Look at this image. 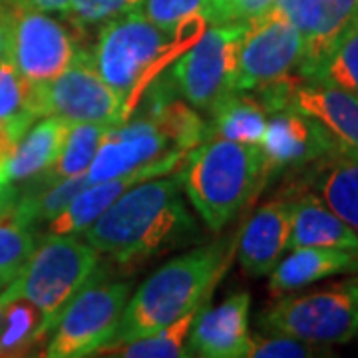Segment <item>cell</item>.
Segmentation results:
<instances>
[{"instance_id": "1", "label": "cell", "mask_w": 358, "mask_h": 358, "mask_svg": "<svg viewBox=\"0 0 358 358\" xmlns=\"http://www.w3.org/2000/svg\"><path fill=\"white\" fill-rule=\"evenodd\" d=\"M197 223L181 197V179H143L120 195L84 231V239L98 253L134 265L162 251L185 245Z\"/></svg>"}, {"instance_id": "2", "label": "cell", "mask_w": 358, "mask_h": 358, "mask_svg": "<svg viewBox=\"0 0 358 358\" xmlns=\"http://www.w3.org/2000/svg\"><path fill=\"white\" fill-rule=\"evenodd\" d=\"M233 253L235 245L213 243L167 261L129 296L114 336L106 346L148 336L205 305L227 273Z\"/></svg>"}, {"instance_id": "3", "label": "cell", "mask_w": 358, "mask_h": 358, "mask_svg": "<svg viewBox=\"0 0 358 358\" xmlns=\"http://www.w3.org/2000/svg\"><path fill=\"white\" fill-rule=\"evenodd\" d=\"M205 24L199 14L176 32H166L140 10H131L100 26L96 48L90 52L92 62L124 103L126 120L164 74V66L173 58L178 44L192 42Z\"/></svg>"}, {"instance_id": "4", "label": "cell", "mask_w": 358, "mask_h": 358, "mask_svg": "<svg viewBox=\"0 0 358 358\" xmlns=\"http://www.w3.org/2000/svg\"><path fill=\"white\" fill-rule=\"evenodd\" d=\"M271 178L261 145L209 138L187 155L181 189L211 231H221Z\"/></svg>"}, {"instance_id": "5", "label": "cell", "mask_w": 358, "mask_h": 358, "mask_svg": "<svg viewBox=\"0 0 358 358\" xmlns=\"http://www.w3.org/2000/svg\"><path fill=\"white\" fill-rule=\"evenodd\" d=\"M98 263L100 253L86 239L50 233L36 243L22 271L0 294L4 301L32 303L42 313L48 336L70 301L98 275Z\"/></svg>"}, {"instance_id": "6", "label": "cell", "mask_w": 358, "mask_h": 358, "mask_svg": "<svg viewBox=\"0 0 358 358\" xmlns=\"http://www.w3.org/2000/svg\"><path fill=\"white\" fill-rule=\"evenodd\" d=\"M259 327L315 345H346L358 334V273L319 291L282 296L261 313Z\"/></svg>"}, {"instance_id": "7", "label": "cell", "mask_w": 358, "mask_h": 358, "mask_svg": "<svg viewBox=\"0 0 358 358\" xmlns=\"http://www.w3.org/2000/svg\"><path fill=\"white\" fill-rule=\"evenodd\" d=\"M0 24L4 52L32 84L54 80L80 50L68 26L30 0H0Z\"/></svg>"}, {"instance_id": "8", "label": "cell", "mask_w": 358, "mask_h": 358, "mask_svg": "<svg viewBox=\"0 0 358 358\" xmlns=\"http://www.w3.org/2000/svg\"><path fill=\"white\" fill-rule=\"evenodd\" d=\"M245 24L211 26L178 58L164 78L181 100L195 110L213 112L237 92V58Z\"/></svg>"}, {"instance_id": "9", "label": "cell", "mask_w": 358, "mask_h": 358, "mask_svg": "<svg viewBox=\"0 0 358 358\" xmlns=\"http://www.w3.org/2000/svg\"><path fill=\"white\" fill-rule=\"evenodd\" d=\"M129 299V285L100 281L98 275L70 301L52 327L42 357L84 358L98 355L114 336Z\"/></svg>"}, {"instance_id": "10", "label": "cell", "mask_w": 358, "mask_h": 358, "mask_svg": "<svg viewBox=\"0 0 358 358\" xmlns=\"http://www.w3.org/2000/svg\"><path fill=\"white\" fill-rule=\"evenodd\" d=\"M30 110L36 117L56 115L68 124L117 126L126 120L124 103L96 70L90 50H78L50 82L32 84Z\"/></svg>"}, {"instance_id": "11", "label": "cell", "mask_w": 358, "mask_h": 358, "mask_svg": "<svg viewBox=\"0 0 358 358\" xmlns=\"http://www.w3.org/2000/svg\"><path fill=\"white\" fill-rule=\"evenodd\" d=\"M187 155L176 148L152 115L138 112L131 120L128 117L106 131L86 178L88 183H98L140 169H150L154 176H167L179 164H185Z\"/></svg>"}, {"instance_id": "12", "label": "cell", "mask_w": 358, "mask_h": 358, "mask_svg": "<svg viewBox=\"0 0 358 358\" xmlns=\"http://www.w3.org/2000/svg\"><path fill=\"white\" fill-rule=\"evenodd\" d=\"M305 40L275 6L245 24L239 44V92H261L289 80L303 58Z\"/></svg>"}, {"instance_id": "13", "label": "cell", "mask_w": 358, "mask_h": 358, "mask_svg": "<svg viewBox=\"0 0 358 358\" xmlns=\"http://www.w3.org/2000/svg\"><path fill=\"white\" fill-rule=\"evenodd\" d=\"M265 110L294 108L329 131L336 154L358 162V96L315 80H285L259 92Z\"/></svg>"}, {"instance_id": "14", "label": "cell", "mask_w": 358, "mask_h": 358, "mask_svg": "<svg viewBox=\"0 0 358 358\" xmlns=\"http://www.w3.org/2000/svg\"><path fill=\"white\" fill-rule=\"evenodd\" d=\"M279 13L305 40L299 78L315 80L338 40L355 22L358 0H275Z\"/></svg>"}, {"instance_id": "15", "label": "cell", "mask_w": 358, "mask_h": 358, "mask_svg": "<svg viewBox=\"0 0 358 358\" xmlns=\"http://www.w3.org/2000/svg\"><path fill=\"white\" fill-rule=\"evenodd\" d=\"M261 150L267 162L268 176L282 169L299 171L336 152L329 131L315 117L294 108L268 110Z\"/></svg>"}, {"instance_id": "16", "label": "cell", "mask_w": 358, "mask_h": 358, "mask_svg": "<svg viewBox=\"0 0 358 358\" xmlns=\"http://www.w3.org/2000/svg\"><path fill=\"white\" fill-rule=\"evenodd\" d=\"M249 293H235L217 307H201L187 336V357L243 358L249 346Z\"/></svg>"}, {"instance_id": "17", "label": "cell", "mask_w": 358, "mask_h": 358, "mask_svg": "<svg viewBox=\"0 0 358 358\" xmlns=\"http://www.w3.org/2000/svg\"><path fill=\"white\" fill-rule=\"evenodd\" d=\"M291 237V199L281 193L279 197L261 205L253 217L245 223L237 241L239 263L251 277H265L281 255L289 249Z\"/></svg>"}, {"instance_id": "18", "label": "cell", "mask_w": 358, "mask_h": 358, "mask_svg": "<svg viewBox=\"0 0 358 358\" xmlns=\"http://www.w3.org/2000/svg\"><path fill=\"white\" fill-rule=\"evenodd\" d=\"M282 193L291 199L289 249L324 247L358 253L357 231L348 227L317 193L296 183Z\"/></svg>"}, {"instance_id": "19", "label": "cell", "mask_w": 358, "mask_h": 358, "mask_svg": "<svg viewBox=\"0 0 358 358\" xmlns=\"http://www.w3.org/2000/svg\"><path fill=\"white\" fill-rule=\"evenodd\" d=\"M303 171L296 185L317 193L348 227L358 233V162L341 154H329Z\"/></svg>"}, {"instance_id": "20", "label": "cell", "mask_w": 358, "mask_h": 358, "mask_svg": "<svg viewBox=\"0 0 358 358\" xmlns=\"http://www.w3.org/2000/svg\"><path fill=\"white\" fill-rule=\"evenodd\" d=\"M345 273H358V253L324 247L293 249L291 255L268 273V293L281 296Z\"/></svg>"}, {"instance_id": "21", "label": "cell", "mask_w": 358, "mask_h": 358, "mask_svg": "<svg viewBox=\"0 0 358 358\" xmlns=\"http://www.w3.org/2000/svg\"><path fill=\"white\" fill-rule=\"evenodd\" d=\"M150 178H155L150 169H140L120 178L88 183L82 192L74 195V199L66 205V209L58 217L52 219L48 231L54 235H78L86 231L120 195H124L136 183Z\"/></svg>"}, {"instance_id": "22", "label": "cell", "mask_w": 358, "mask_h": 358, "mask_svg": "<svg viewBox=\"0 0 358 358\" xmlns=\"http://www.w3.org/2000/svg\"><path fill=\"white\" fill-rule=\"evenodd\" d=\"M68 128L70 124L56 115H44L40 122H34L16 143L13 157L6 164V181L13 183L32 179L48 169L62 150Z\"/></svg>"}, {"instance_id": "23", "label": "cell", "mask_w": 358, "mask_h": 358, "mask_svg": "<svg viewBox=\"0 0 358 358\" xmlns=\"http://www.w3.org/2000/svg\"><path fill=\"white\" fill-rule=\"evenodd\" d=\"M267 128L265 106L251 98L233 92L211 112V124H207V140L237 141L249 145H261Z\"/></svg>"}, {"instance_id": "24", "label": "cell", "mask_w": 358, "mask_h": 358, "mask_svg": "<svg viewBox=\"0 0 358 358\" xmlns=\"http://www.w3.org/2000/svg\"><path fill=\"white\" fill-rule=\"evenodd\" d=\"M16 187H0V287H6L22 271L38 243L36 229L20 223L14 215Z\"/></svg>"}, {"instance_id": "25", "label": "cell", "mask_w": 358, "mask_h": 358, "mask_svg": "<svg viewBox=\"0 0 358 358\" xmlns=\"http://www.w3.org/2000/svg\"><path fill=\"white\" fill-rule=\"evenodd\" d=\"M203 307V305H201ZM193 308L192 313L183 315L181 319L169 322L166 327L157 329L155 333L126 341L120 345H112L102 348L98 355L103 357H124V358H178L187 357V336L193 327V320L197 317L199 308Z\"/></svg>"}, {"instance_id": "26", "label": "cell", "mask_w": 358, "mask_h": 358, "mask_svg": "<svg viewBox=\"0 0 358 358\" xmlns=\"http://www.w3.org/2000/svg\"><path fill=\"white\" fill-rule=\"evenodd\" d=\"M110 128L112 126H103V124H70L60 154L48 169L38 173L40 178L58 181V179L86 176L102 145L103 136Z\"/></svg>"}, {"instance_id": "27", "label": "cell", "mask_w": 358, "mask_h": 358, "mask_svg": "<svg viewBox=\"0 0 358 358\" xmlns=\"http://www.w3.org/2000/svg\"><path fill=\"white\" fill-rule=\"evenodd\" d=\"M44 338L48 336L38 308L24 299L6 301L0 329V357H24Z\"/></svg>"}, {"instance_id": "28", "label": "cell", "mask_w": 358, "mask_h": 358, "mask_svg": "<svg viewBox=\"0 0 358 358\" xmlns=\"http://www.w3.org/2000/svg\"><path fill=\"white\" fill-rule=\"evenodd\" d=\"M30 90L32 82H28L13 58L2 50L0 54V122H8L22 134L30 128L38 117L30 110Z\"/></svg>"}, {"instance_id": "29", "label": "cell", "mask_w": 358, "mask_h": 358, "mask_svg": "<svg viewBox=\"0 0 358 358\" xmlns=\"http://www.w3.org/2000/svg\"><path fill=\"white\" fill-rule=\"evenodd\" d=\"M315 82H327L336 88L346 90L358 96V24L352 22L350 28L338 40L331 56L322 64Z\"/></svg>"}, {"instance_id": "30", "label": "cell", "mask_w": 358, "mask_h": 358, "mask_svg": "<svg viewBox=\"0 0 358 358\" xmlns=\"http://www.w3.org/2000/svg\"><path fill=\"white\" fill-rule=\"evenodd\" d=\"M247 357L255 358H313L331 357V346L315 345L287 334H251Z\"/></svg>"}, {"instance_id": "31", "label": "cell", "mask_w": 358, "mask_h": 358, "mask_svg": "<svg viewBox=\"0 0 358 358\" xmlns=\"http://www.w3.org/2000/svg\"><path fill=\"white\" fill-rule=\"evenodd\" d=\"M275 0H203L201 16L211 26L247 24L273 8Z\"/></svg>"}, {"instance_id": "32", "label": "cell", "mask_w": 358, "mask_h": 358, "mask_svg": "<svg viewBox=\"0 0 358 358\" xmlns=\"http://www.w3.org/2000/svg\"><path fill=\"white\" fill-rule=\"evenodd\" d=\"M141 0H70L66 16L78 28L102 26L115 16L140 8Z\"/></svg>"}, {"instance_id": "33", "label": "cell", "mask_w": 358, "mask_h": 358, "mask_svg": "<svg viewBox=\"0 0 358 358\" xmlns=\"http://www.w3.org/2000/svg\"><path fill=\"white\" fill-rule=\"evenodd\" d=\"M201 4L203 0H141L138 10L157 28L176 32L201 14Z\"/></svg>"}, {"instance_id": "34", "label": "cell", "mask_w": 358, "mask_h": 358, "mask_svg": "<svg viewBox=\"0 0 358 358\" xmlns=\"http://www.w3.org/2000/svg\"><path fill=\"white\" fill-rule=\"evenodd\" d=\"M24 134L20 129L8 124V122H0V179L6 181L4 178V169H6V164L10 162V157L14 154V148L16 143L20 141ZM8 183V181H6Z\"/></svg>"}, {"instance_id": "35", "label": "cell", "mask_w": 358, "mask_h": 358, "mask_svg": "<svg viewBox=\"0 0 358 358\" xmlns=\"http://www.w3.org/2000/svg\"><path fill=\"white\" fill-rule=\"evenodd\" d=\"M34 6H38L40 10H46V13H60L66 14L68 6H70V0H30Z\"/></svg>"}, {"instance_id": "36", "label": "cell", "mask_w": 358, "mask_h": 358, "mask_svg": "<svg viewBox=\"0 0 358 358\" xmlns=\"http://www.w3.org/2000/svg\"><path fill=\"white\" fill-rule=\"evenodd\" d=\"M4 305H6V301H4V296L0 294V329H2V319H4Z\"/></svg>"}, {"instance_id": "37", "label": "cell", "mask_w": 358, "mask_h": 358, "mask_svg": "<svg viewBox=\"0 0 358 358\" xmlns=\"http://www.w3.org/2000/svg\"><path fill=\"white\" fill-rule=\"evenodd\" d=\"M4 50V32H2V24H0V54Z\"/></svg>"}, {"instance_id": "38", "label": "cell", "mask_w": 358, "mask_h": 358, "mask_svg": "<svg viewBox=\"0 0 358 358\" xmlns=\"http://www.w3.org/2000/svg\"><path fill=\"white\" fill-rule=\"evenodd\" d=\"M355 22H357V24H358V10H357V16H355Z\"/></svg>"}, {"instance_id": "39", "label": "cell", "mask_w": 358, "mask_h": 358, "mask_svg": "<svg viewBox=\"0 0 358 358\" xmlns=\"http://www.w3.org/2000/svg\"><path fill=\"white\" fill-rule=\"evenodd\" d=\"M0 289H2V287H0Z\"/></svg>"}]
</instances>
